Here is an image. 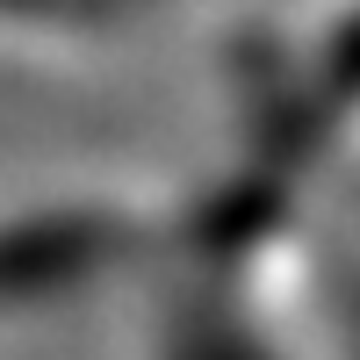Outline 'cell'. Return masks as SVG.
<instances>
[{
	"instance_id": "1",
	"label": "cell",
	"mask_w": 360,
	"mask_h": 360,
	"mask_svg": "<svg viewBox=\"0 0 360 360\" xmlns=\"http://www.w3.org/2000/svg\"><path fill=\"white\" fill-rule=\"evenodd\" d=\"M137 22V0H72V37H86V29H115V22Z\"/></svg>"
}]
</instances>
